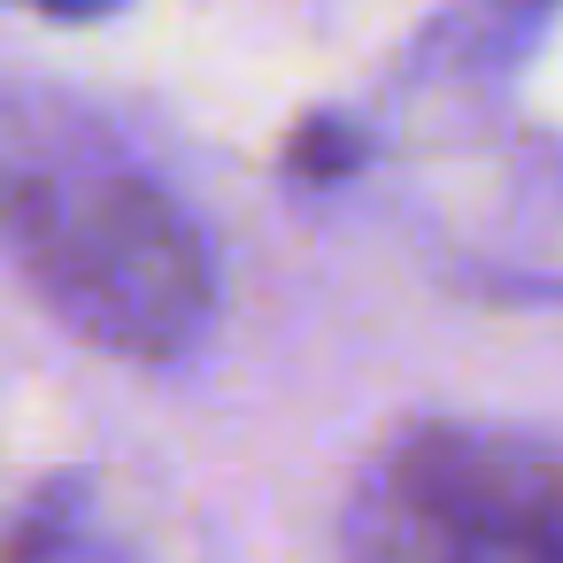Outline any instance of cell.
I'll use <instances>...</instances> for the list:
<instances>
[{
    "mask_svg": "<svg viewBox=\"0 0 563 563\" xmlns=\"http://www.w3.org/2000/svg\"><path fill=\"white\" fill-rule=\"evenodd\" d=\"M9 232L47 309L109 355H178L209 317V263L140 178H24Z\"/></svg>",
    "mask_w": 563,
    "mask_h": 563,
    "instance_id": "cell-1",
    "label": "cell"
},
{
    "mask_svg": "<svg viewBox=\"0 0 563 563\" xmlns=\"http://www.w3.org/2000/svg\"><path fill=\"white\" fill-rule=\"evenodd\" d=\"M347 563H563V463L501 432H409L355 486Z\"/></svg>",
    "mask_w": 563,
    "mask_h": 563,
    "instance_id": "cell-2",
    "label": "cell"
},
{
    "mask_svg": "<svg viewBox=\"0 0 563 563\" xmlns=\"http://www.w3.org/2000/svg\"><path fill=\"white\" fill-rule=\"evenodd\" d=\"M9 563H117L93 532H86V509H78V486H47L24 517H16V540H9Z\"/></svg>",
    "mask_w": 563,
    "mask_h": 563,
    "instance_id": "cell-3",
    "label": "cell"
},
{
    "mask_svg": "<svg viewBox=\"0 0 563 563\" xmlns=\"http://www.w3.org/2000/svg\"><path fill=\"white\" fill-rule=\"evenodd\" d=\"M286 163H294L301 178H347V170L363 163V140H355L347 124H309V132H294Z\"/></svg>",
    "mask_w": 563,
    "mask_h": 563,
    "instance_id": "cell-4",
    "label": "cell"
},
{
    "mask_svg": "<svg viewBox=\"0 0 563 563\" xmlns=\"http://www.w3.org/2000/svg\"><path fill=\"white\" fill-rule=\"evenodd\" d=\"M40 16H55V24H93V16H117L124 0H32Z\"/></svg>",
    "mask_w": 563,
    "mask_h": 563,
    "instance_id": "cell-5",
    "label": "cell"
}]
</instances>
